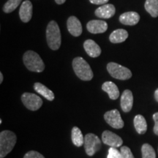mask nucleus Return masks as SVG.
Instances as JSON below:
<instances>
[{"label":"nucleus","instance_id":"1","mask_svg":"<svg viewBox=\"0 0 158 158\" xmlns=\"http://www.w3.org/2000/svg\"><path fill=\"white\" fill-rule=\"evenodd\" d=\"M16 135L10 130H4L0 133V158L6 157L16 143Z\"/></svg>","mask_w":158,"mask_h":158},{"label":"nucleus","instance_id":"2","mask_svg":"<svg viewBox=\"0 0 158 158\" xmlns=\"http://www.w3.org/2000/svg\"><path fill=\"white\" fill-rule=\"evenodd\" d=\"M75 73L82 81H90L93 78V72L88 62L82 57H76L73 61Z\"/></svg>","mask_w":158,"mask_h":158},{"label":"nucleus","instance_id":"3","mask_svg":"<svg viewBox=\"0 0 158 158\" xmlns=\"http://www.w3.org/2000/svg\"><path fill=\"white\" fill-rule=\"evenodd\" d=\"M46 39L48 46L52 50H58L61 45V32L56 21H51L46 29Z\"/></svg>","mask_w":158,"mask_h":158},{"label":"nucleus","instance_id":"4","mask_svg":"<svg viewBox=\"0 0 158 158\" xmlns=\"http://www.w3.org/2000/svg\"><path fill=\"white\" fill-rule=\"evenodd\" d=\"M23 60L26 68L29 70L36 73H41L44 70V62L40 56L35 51H27L23 54Z\"/></svg>","mask_w":158,"mask_h":158},{"label":"nucleus","instance_id":"5","mask_svg":"<svg viewBox=\"0 0 158 158\" xmlns=\"http://www.w3.org/2000/svg\"><path fill=\"white\" fill-rule=\"evenodd\" d=\"M107 70L113 78L118 80H127L132 77V73L129 69L115 62L107 64Z\"/></svg>","mask_w":158,"mask_h":158},{"label":"nucleus","instance_id":"6","mask_svg":"<svg viewBox=\"0 0 158 158\" xmlns=\"http://www.w3.org/2000/svg\"><path fill=\"white\" fill-rule=\"evenodd\" d=\"M102 142L96 135L88 133L84 138V149L89 156H93L101 149Z\"/></svg>","mask_w":158,"mask_h":158},{"label":"nucleus","instance_id":"7","mask_svg":"<svg viewBox=\"0 0 158 158\" xmlns=\"http://www.w3.org/2000/svg\"><path fill=\"white\" fill-rule=\"evenodd\" d=\"M21 101L26 108L32 111L37 110L43 105L42 99L39 96L33 93H29V92H25L22 94Z\"/></svg>","mask_w":158,"mask_h":158},{"label":"nucleus","instance_id":"8","mask_svg":"<svg viewBox=\"0 0 158 158\" xmlns=\"http://www.w3.org/2000/svg\"><path fill=\"white\" fill-rule=\"evenodd\" d=\"M104 118L110 127L114 129H121L124 125V121L121 117V114L117 109H114L106 112L104 114Z\"/></svg>","mask_w":158,"mask_h":158},{"label":"nucleus","instance_id":"9","mask_svg":"<svg viewBox=\"0 0 158 158\" xmlns=\"http://www.w3.org/2000/svg\"><path fill=\"white\" fill-rule=\"evenodd\" d=\"M102 141L105 144L110 147H119L123 143L122 138L113 132L109 130H105L102 134Z\"/></svg>","mask_w":158,"mask_h":158},{"label":"nucleus","instance_id":"10","mask_svg":"<svg viewBox=\"0 0 158 158\" xmlns=\"http://www.w3.org/2000/svg\"><path fill=\"white\" fill-rule=\"evenodd\" d=\"M86 28L92 34H100L106 31L108 29V24L106 21L100 20H92L87 23Z\"/></svg>","mask_w":158,"mask_h":158},{"label":"nucleus","instance_id":"11","mask_svg":"<svg viewBox=\"0 0 158 158\" xmlns=\"http://www.w3.org/2000/svg\"><path fill=\"white\" fill-rule=\"evenodd\" d=\"M69 32L74 37H78L82 33V25L76 16H70L67 22Z\"/></svg>","mask_w":158,"mask_h":158},{"label":"nucleus","instance_id":"12","mask_svg":"<svg viewBox=\"0 0 158 158\" xmlns=\"http://www.w3.org/2000/svg\"><path fill=\"white\" fill-rule=\"evenodd\" d=\"M19 16L21 21L27 23L30 21L32 16V4L30 1H24L21 5L19 10Z\"/></svg>","mask_w":158,"mask_h":158},{"label":"nucleus","instance_id":"13","mask_svg":"<svg viewBox=\"0 0 158 158\" xmlns=\"http://www.w3.org/2000/svg\"><path fill=\"white\" fill-rule=\"evenodd\" d=\"M121 108L124 112H129L131 110L133 105V95L129 89L124 90L121 96Z\"/></svg>","mask_w":158,"mask_h":158},{"label":"nucleus","instance_id":"14","mask_svg":"<svg viewBox=\"0 0 158 158\" xmlns=\"http://www.w3.org/2000/svg\"><path fill=\"white\" fill-rule=\"evenodd\" d=\"M115 7L111 4H106L95 10V15L100 19H110L115 14Z\"/></svg>","mask_w":158,"mask_h":158},{"label":"nucleus","instance_id":"15","mask_svg":"<svg viewBox=\"0 0 158 158\" xmlns=\"http://www.w3.org/2000/svg\"><path fill=\"white\" fill-rule=\"evenodd\" d=\"M140 20V15L136 12H127L122 14L119 17V21L122 24L134 26L137 24Z\"/></svg>","mask_w":158,"mask_h":158},{"label":"nucleus","instance_id":"16","mask_svg":"<svg viewBox=\"0 0 158 158\" xmlns=\"http://www.w3.org/2000/svg\"><path fill=\"white\" fill-rule=\"evenodd\" d=\"M84 48L87 53V54L91 57H98L101 54V48L97 43L92 40H87L84 43Z\"/></svg>","mask_w":158,"mask_h":158},{"label":"nucleus","instance_id":"17","mask_svg":"<svg viewBox=\"0 0 158 158\" xmlns=\"http://www.w3.org/2000/svg\"><path fill=\"white\" fill-rule=\"evenodd\" d=\"M102 89L108 94L111 100H116L119 97V91L117 86L112 81L105 82L102 86Z\"/></svg>","mask_w":158,"mask_h":158},{"label":"nucleus","instance_id":"18","mask_svg":"<svg viewBox=\"0 0 158 158\" xmlns=\"http://www.w3.org/2000/svg\"><path fill=\"white\" fill-rule=\"evenodd\" d=\"M34 89L36 91L37 93L41 94L43 97L49 100V101H53L54 99V94L52 91L49 89L48 87L44 86V85L40 84V83H35L34 84Z\"/></svg>","mask_w":158,"mask_h":158},{"label":"nucleus","instance_id":"19","mask_svg":"<svg viewBox=\"0 0 158 158\" xmlns=\"http://www.w3.org/2000/svg\"><path fill=\"white\" fill-rule=\"evenodd\" d=\"M128 37V32L122 29H118L114 30L110 35L109 40L113 43H120L126 40Z\"/></svg>","mask_w":158,"mask_h":158},{"label":"nucleus","instance_id":"20","mask_svg":"<svg viewBox=\"0 0 158 158\" xmlns=\"http://www.w3.org/2000/svg\"><path fill=\"white\" fill-rule=\"evenodd\" d=\"M134 126L138 134H144L147 130V123L145 118L142 115L135 116L134 118Z\"/></svg>","mask_w":158,"mask_h":158},{"label":"nucleus","instance_id":"21","mask_svg":"<svg viewBox=\"0 0 158 158\" xmlns=\"http://www.w3.org/2000/svg\"><path fill=\"white\" fill-rule=\"evenodd\" d=\"M71 138L73 143L76 147H82L84 144V138L83 136L81 130L78 127H73L71 131Z\"/></svg>","mask_w":158,"mask_h":158},{"label":"nucleus","instance_id":"22","mask_svg":"<svg viewBox=\"0 0 158 158\" xmlns=\"http://www.w3.org/2000/svg\"><path fill=\"white\" fill-rule=\"evenodd\" d=\"M144 7L152 16L154 18L158 16V0H147Z\"/></svg>","mask_w":158,"mask_h":158},{"label":"nucleus","instance_id":"23","mask_svg":"<svg viewBox=\"0 0 158 158\" xmlns=\"http://www.w3.org/2000/svg\"><path fill=\"white\" fill-rule=\"evenodd\" d=\"M142 158H156V153L154 148L149 143H144L141 147Z\"/></svg>","mask_w":158,"mask_h":158},{"label":"nucleus","instance_id":"24","mask_svg":"<svg viewBox=\"0 0 158 158\" xmlns=\"http://www.w3.org/2000/svg\"><path fill=\"white\" fill-rule=\"evenodd\" d=\"M22 0H8L3 7V11L6 13H10L17 8Z\"/></svg>","mask_w":158,"mask_h":158},{"label":"nucleus","instance_id":"25","mask_svg":"<svg viewBox=\"0 0 158 158\" xmlns=\"http://www.w3.org/2000/svg\"><path fill=\"white\" fill-rule=\"evenodd\" d=\"M107 158H123L121 152H119L115 147H110L108 149Z\"/></svg>","mask_w":158,"mask_h":158},{"label":"nucleus","instance_id":"26","mask_svg":"<svg viewBox=\"0 0 158 158\" xmlns=\"http://www.w3.org/2000/svg\"><path fill=\"white\" fill-rule=\"evenodd\" d=\"M120 152H121L122 157L123 158H135L133 153H132L131 150H130V149L128 147H126V146L122 147Z\"/></svg>","mask_w":158,"mask_h":158},{"label":"nucleus","instance_id":"27","mask_svg":"<svg viewBox=\"0 0 158 158\" xmlns=\"http://www.w3.org/2000/svg\"><path fill=\"white\" fill-rule=\"evenodd\" d=\"M23 158H45L44 156L36 151H29L24 155Z\"/></svg>","mask_w":158,"mask_h":158},{"label":"nucleus","instance_id":"28","mask_svg":"<svg viewBox=\"0 0 158 158\" xmlns=\"http://www.w3.org/2000/svg\"><path fill=\"white\" fill-rule=\"evenodd\" d=\"M153 119L155 121V127H154V133L158 135V112L153 115Z\"/></svg>","mask_w":158,"mask_h":158},{"label":"nucleus","instance_id":"29","mask_svg":"<svg viewBox=\"0 0 158 158\" xmlns=\"http://www.w3.org/2000/svg\"><path fill=\"white\" fill-rule=\"evenodd\" d=\"M89 2L94 5H106L108 0H89Z\"/></svg>","mask_w":158,"mask_h":158},{"label":"nucleus","instance_id":"30","mask_svg":"<svg viewBox=\"0 0 158 158\" xmlns=\"http://www.w3.org/2000/svg\"><path fill=\"white\" fill-rule=\"evenodd\" d=\"M66 0H55V2L58 4V5H62V4L64 3Z\"/></svg>","mask_w":158,"mask_h":158},{"label":"nucleus","instance_id":"31","mask_svg":"<svg viewBox=\"0 0 158 158\" xmlns=\"http://www.w3.org/2000/svg\"><path fill=\"white\" fill-rule=\"evenodd\" d=\"M155 98L156 101L158 102V89H156L155 92Z\"/></svg>","mask_w":158,"mask_h":158},{"label":"nucleus","instance_id":"32","mask_svg":"<svg viewBox=\"0 0 158 158\" xmlns=\"http://www.w3.org/2000/svg\"><path fill=\"white\" fill-rule=\"evenodd\" d=\"M3 81V74L0 73V84H2Z\"/></svg>","mask_w":158,"mask_h":158}]
</instances>
